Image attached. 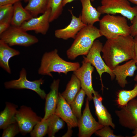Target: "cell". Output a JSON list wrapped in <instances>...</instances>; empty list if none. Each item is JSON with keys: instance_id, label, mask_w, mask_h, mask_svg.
I'll use <instances>...</instances> for the list:
<instances>
[{"instance_id": "cell-7", "label": "cell", "mask_w": 137, "mask_h": 137, "mask_svg": "<svg viewBox=\"0 0 137 137\" xmlns=\"http://www.w3.org/2000/svg\"><path fill=\"white\" fill-rule=\"evenodd\" d=\"M103 46L102 43L99 40H95L86 56L83 57V60L90 63L95 68L99 74L101 82L102 90L104 87L102 79L103 73H106L108 74L112 80L115 77L112 70L106 65L101 56L100 53L102 52Z\"/></svg>"}, {"instance_id": "cell-28", "label": "cell", "mask_w": 137, "mask_h": 137, "mask_svg": "<svg viewBox=\"0 0 137 137\" xmlns=\"http://www.w3.org/2000/svg\"><path fill=\"white\" fill-rule=\"evenodd\" d=\"M63 0H48V8H50L51 12L49 18L51 22L57 19L62 14L63 6Z\"/></svg>"}, {"instance_id": "cell-11", "label": "cell", "mask_w": 137, "mask_h": 137, "mask_svg": "<svg viewBox=\"0 0 137 137\" xmlns=\"http://www.w3.org/2000/svg\"><path fill=\"white\" fill-rule=\"evenodd\" d=\"M115 112L122 126L133 130L137 127V99L131 100Z\"/></svg>"}, {"instance_id": "cell-1", "label": "cell", "mask_w": 137, "mask_h": 137, "mask_svg": "<svg viewBox=\"0 0 137 137\" xmlns=\"http://www.w3.org/2000/svg\"><path fill=\"white\" fill-rule=\"evenodd\" d=\"M102 52L105 62L112 70L123 62L134 59V38L129 35L107 39Z\"/></svg>"}, {"instance_id": "cell-12", "label": "cell", "mask_w": 137, "mask_h": 137, "mask_svg": "<svg viewBox=\"0 0 137 137\" xmlns=\"http://www.w3.org/2000/svg\"><path fill=\"white\" fill-rule=\"evenodd\" d=\"M82 63V66L74 71L73 73L80 80L81 88L84 91L87 98L90 101L92 99V95L95 91L92 82V73L94 68L90 63L84 60Z\"/></svg>"}, {"instance_id": "cell-5", "label": "cell", "mask_w": 137, "mask_h": 137, "mask_svg": "<svg viewBox=\"0 0 137 137\" xmlns=\"http://www.w3.org/2000/svg\"><path fill=\"white\" fill-rule=\"evenodd\" d=\"M101 3L97 9L101 14H120L131 23L137 16V6L131 7L128 0H102Z\"/></svg>"}, {"instance_id": "cell-38", "label": "cell", "mask_w": 137, "mask_h": 137, "mask_svg": "<svg viewBox=\"0 0 137 137\" xmlns=\"http://www.w3.org/2000/svg\"><path fill=\"white\" fill-rule=\"evenodd\" d=\"M75 0H63V6H65L67 4Z\"/></svg>"}, {"instance_id": "cell-24", "label": "cell", "mask_w": 137, "mask_h": 137, "mask_svg": "<svg viewBox=\"0 0 137 137\" xmlns=\"http://www.w3.org/2000/svg\"><path fill=\"white\" fill-rule=\"evenodd\" d=\"M24 7L33 17L44 13L48 9V0H28Z\"/></svg>"}, {"instance_id": "cell-41", "label": "cell", "mask_w": 137, "mask_h": 137, "mask_svg": "<svg viewBox=\"0 0 137 137\" xmlns=\"http://www.w3.org/2000/svg\"><path fill=\"white\" fill-rule=\"evenodd\" d=\"M136 66H137V62H136ZM134 80L137 83V74L136 75V76H135L134 78Z\"/></svg>"}, {"instance_id": "cell-14", "label": "cell", "mask_w": 137, "mask_h": 137, "mask_svg": "<svg viewBox=\"0 0 137 137\" xmlns=\"http://www.w3.org/2000/svg\"><path fill=\"white\" fill-rule=\"evenodd\" d=\"M54 114L65 122L68 127L72 128L78 126V118L73 113L70 104L60 93Z\"/></svg>"}, {"instance_id": "cell-3", "label": "cell", "mask_w": 137, "mask_h": 137, "mask_svg": "<svg viewBox=\"0 0 137 137\" xmlns=\"http://www.w3.org/2000/svg\"><path fill=\"white\" fill-rule=\"evenodd\" d=\"M80 66L78 62H69L63 60L59 55L57 50L55 49L44 53L38 73L39 75H48L52 77V72L63 73L66 75L69 72L77 70Z\"/></svg>"}, {"instance_id": "cell-32", "label": "cell", "mask_w": 137, "mask_h": 137, "mask_svg": "<svg viewBox=\"0 0 137 137\" xmlns=\"http://www.w3.org/2000/svg\"><path fill=\"white\" fill-rule=\"evenodd\" d=\"M108 126H105L97 131L95 134L101 137H121L120 135H116L114 133V131Z\"/></svg>"}, {"instance_id": "cell-10", "label": "cell", "mask_w": 137, "mask_h": 137, "mask_svg": "<svg viewBox=\"0 0 137 137\" xmlns=\"http://www.w3.org/2000/svg\"><path fill=\"white\" fill-rule=\"evenodd\" d=\"M89 101L87 98L83 114L78 120L79 137H90L104 127L93 116L90 111Z\"/></svg>"}, {"instance_id": "cell-40", "label": "cell", "mask_w": 137, "mask_h": 137, "mask_svg": "<svg viewBox=\"0 0 137 137\" xmlns=\"http://www.w3.org/2000/svg\"><path fill=\"white\" fill-rule=\"evenodd\" d=\"M132 3L137 5V0H128Z\"/></svg>"}, {"instance_id": "cell-17", "label": "cell", "mask_w": 137, "mask_h": 137, "mask_svg": "<svg viewBox=\"0 0 137 137\" xmlns=\"http://www.w3.org/2000/svg\"><path fill=\"white\" fill-rule=\"evenodd\" d=\"M93 95L92 99L98 122L104 126H110L113 128L115 129V125L113 122L111 115L102 104V98L96 91Z\"/></svg>"}, {"instance_id": "cell-35", "label": "cell", "mask_w": 137, "mask_h": 137, "mask_svg": "<svg viewBox=\"0 0 137 137\" xmlns=\"http://www.w3.org/2000/svg\"><path fill=\"white\" fill-rule=\"evenodd\" d=\"M10 24L2 22L0 23V34H1L6 30L10 27Z\"/></svg>"}, {"instance_id": "cell-9", "label": "cell", "mask_w": 137, "mask_h": 137, "mask_svg": "<svg viewBox=\"0 0 137 137\" xmlns=\"http://www.w3.org/2000/svg\"><path fill=\"white\" fill-rule=\"evenodd\" d=\"M16 118L20 132L23 135L30 133L36 124L42 119L31 108L25 105L21 106L18 110Z\"/></svg>"}, {"instance_id": "cell-34", "label": "cell", "mask_w": 137, "mask_h": 137, "mask_svg": "<svg viewBox=\"0 0 137 137\" xmlns=\"http://www.w3.org/2000/svg\"><path fill=\"white\" fill-rule=\"evenodd\" d=\"M21 0H0V6L4 5L11 4L13 5L15 3L20 2ZM25 1L28 0H25Z\"/></svg>"}, {"instance_id": "cell-42", "label": "cell", "mask_w": 137, "mask_h": 137, "mask_svg": "<svg viewBox=\"0 0 137 137\" xmlns=\"http://www.w3.org/2000/svg\"><path fill=\"white\" fill-rule=\"evenodd\" d=\"M94 0H91V1L93 2L94 1Z\"/></svg>"}, {"instance_id": "cell-13", "label": "cell", "mask_w": 137, "mask_h": 137, "mask_svg": "<svg viewBox=\"0 0 137 137\" xmlns=\"http://www.w3.org/2000/svg\"><path fill=\"white\" fill-rule=\"evenodd\" d=\"M51 12V9L48 8L42 15L38 17H33L25 21L20 27L26 32L33 31L36 34L45 35L49 27V18Z\"/></svg>"}, {"instance_id": "cell-33", "label": "cell", "mask_w": 137, "mask_h": 137, "mask_svg": "<svg viewBox=\"0 0 137 137\" xmlns=\"http://www.w3.org/2000/svg\"><path fill=\"white\" fill-rule=\"evenodd\" d=\"M131 23L130 26V35L134 37L137 35V16L134 18Z\"/></svg>"}, {"instance_id": "cell-29", "label": "cell", "mask_w": 137, "mask_h": 137, "mask_svg": "<svg viewBox=\"0 0 137 137\" xmlns=\"http://www.w3.org/2000/svg\"><path fill=\"white\" fill-rule=\"evenodd\" d=\"M49 118L44 120L42 119L38 122L30 133L31 137H43L47 133Z\"/></svg>"}, {"instance_id": "cell-21", "label": "cell", "mask_w": 137, "mask_h": 137, "mask_svg": "<svg viewBox=\"0 0 137 137\" xmlns=\"http://www.w3.org/2000/svg\"><path fill=\"white\" fill-rule=\"evenodd\" d=\"M5 107L0 113V129H3L9 125L16 122V116L18 106L9 102L5 103Z\"/></svg>"}, {"instance_id": "cell-8", "label": "cell", "mask_w": 137, "mask_h": 137, "mask_svg": "<svg viewBox=\"0 0 137 137\" xmlns=\"http://www.w3.org/2000/svg\"><path fill=\"white\" fill-rule=\"evenodd\" d=\"M27 74L26 69L22 68L20 72L19 78L5 82V88L7 89L30 90L36 92L42 99H45L47 94L44 91L40 88L44 80L40 78L33 81L29 80L27 79Z\"/></svg>"}, {"instance_id": "cell-36", "label": "cell", "mask_w": 137, "mask_h": 137, "mask_svg": "<svg viewBox=\"0 0 137 137\" xmlns=\"http://www.w3.org/2000/svg\"><path fill=\"white\" fill-rule=\"evenodd\" d=\"M135 49V57L134 60L137 62V35L134 37Z\"/></svg>"}, {"instance_id": "cell-23", "label": "cell", "mask_w": 137, "mask_h": 137, "mask_svg": "<svg viewBox=\"0 0 137 137\" xmlns=\"http://www.w3.org/2000/svg\"><path fill=\"white\" fill-rule=\"evenodd\" d=\"M81 87L80 80L74 74H73L65 90L61 93V95L70 104L80 90Z\"/></svg>"}, {"instance_id": "cell-4", "label": "cell", "mask_w": 137, "mask_h": 137, "mask_svg": "<svg viewBox=\"0 0 137 137\" xmlns=\"http://www.w3.org/2000/svg\"><path fill=\"white\" fill-rule=\"evenodd\" d=\"M99 25L102 35L107 39L130 35V26L126 18L123 16L107 14L100 20Z\"/></svg>"}, {"instance_id": "cell-25", "label": "cell", "mask_w": 137, "mask_h": 137, "mask_svg": "<svg viewBox=\"0 0 137 137\" xmlns=\"http://www.w3.org/2000/svg\"><path fill=\"white\" fill-rule=\"evenodd\" d=\"M137 96V83L134 88L130 90H122L117 95L116 102L118 106L122 107Z\"/></svg>"}, {"instance_id": "cell-26", "label": "cell", "mask_w": 137, "mask_h": 137, "mask_svg": "<svg viewBox=\"0 0 137 137\" xmlns=\"http://www.w3.org/2000/svg\"><path fill=\"white\" fill-rule=\"evenodd\" d=\"M49 118L47 134L48 137H54L56 133L64 127V122L61 118L55 114L52 115Z\"/></svg>"}, {"instance_id": "cell-30", "label": "cell", "mask_w": 137, "mask_h": 137, "mask_svg": "<svg viewBox=\"0 0 137 137\" xmlns=\"http://www.w3.org/2000/svg\"><path fill=\"white\" fill-rule=\"evenodd\" d=\"M13 5L8 4L0 6V23L10 24L13 16Z\"/></svg>"}, {"instance_id": "cell-37", "label": "cell", "mask_w": 137, "mask_h": 137, "mask_svg": "<svg viewBox=\"0 0 137 137\" xmlns=\"http://www.w3.org/2000/svg\"><path fill=\"white\" fill-rule=\"evenodd\" d=\"M72 128L68 127V130L66 133L63 137H70L72 133Z\"/></svg>"}, {"instance_id": "cell-16", "label": "cell", "mask_w": 137, "mask_h": 137, "mask_svg": "<svg viewBox=\"0 0 137 137\" xmlns=\"http://www.w3.org/2000/svg\"><path fill=\"white\" fill-rule=\"evenodd\" d=\"M137 69L136 62L132 59L123 65H117L112 71L118 84L124 88L128 83L127 77L133 76Z\"/></svg>"}, {"instance_id": "cell-27", "label": "cell", "mask_w": 137, "mask_h": 137, "mask_svg": "<svg viewBox=\"0 0 137 137\" xmlns=\"http://www.w3.org/2000/svg\"><path fill=\"white\" fill-rule=\"evenodd\" d=\"M85 95V92L81 88L70 104L73 113L78 119L82 115L81 108Z\"/></svg>"}, {"instance_id": "cell-15", "label": "cell", "mask_w": 137, "mask_h": 137, "mask_svg": "<svg viewBox=\"0 0 137 137\" xmlns=\"http://www.w3.org/2000/svg\"><path fill=\"white\" fill-rule=\"evenodd\" d=\"M70 11L72 15L71 22L64 28L55 31V35L57 38L64 40L70 38L74 39L78 32L86 25L82 22L81 14L79 17H76L73 14L71 10Z\"/></svg>"}, {"instance_id": "cell-31", "label": "cell", "mask_w": 137, "mask_h": 137, "mask_svg": "<svg viewBox=\"0 0 137 137\" xmlns=\"http://www.w3.org/2000/svg\"><path fill=\"white\" fill-rule=\"evenodd\" d=\"M2 137H14L20 132L17 122L11 124L3 129Z\"/></svg>"}, {"instance_id": "cell-22", "label": "cell", "mask_w": 137, "mask_h": 137, "mask_svg": "<svg viewBox=\"0 0 137 137\" xmlns=\"http://www.w3.org/2000/svg\"><path fill=\"white\" fill-rule=\"evenodd\" d=\"M13 16L11 22V25L20 27L25 21L30 19L33 17L20 2L13 5Z\"/></svg>"}, {"instance_id": "cell-2", "label": "cell", "mask_w": 137, "mask_h": 137, "mask_svg": "<svg viewBox=\"0 0 137 137\" xmlns=\"http://www.w3.org/2000/svg\"><path fill=\"white\" fill-rule=\"evenodd\" d=\"M102 36L99 29L93 25H86L77 33L67 50L68 58L74 60L80 55H86L94 41Z\"/></svg>"}, {"instance_id": "cell-20", "label": "cell", "mask_w": 137, "mask_h": 137, "mask_svg": "<svg viewBox=\"0 0 137 137\" xmlns=\"http://www.w3.org/2000/svg\"><path fill=\"white\" fill-rule=\"evenodd\" d=\"M20 54V52L12 48L0 39V66L9 74L11 73L9 62L10 59Z\"/></svg>"}, {"instance_id": "cell-19", "label": "cell", "mask_w": 137, "mask_h": 137, "mask_svg": "<svg viewBox=\"0 0 137 137\" xmlns=\"http://www.w3.org/2000/svg\"><path fill=\"white\" fill-rule=\"evenodd\" d=\"M82 9L81 14L82 21L86 25H93L99 22L101 14L92 5L91 0H80Z\"/></svg>"}, {"instance_id": "cell-18", "label": "cell", "mask_w": 137, "mask_h": 137, "mask_svg": "<svg viewBox=\"0 0 137 137\" xmlns=\"http://www.w3.org/2000/svg\"><path fill=\"white\" fill-rule=\"evenodd\" d=\"M59 82V79L54 80L51 85L50 91L45 98V113L43 120L47 119L54 113L58 98Z\"/></svg>"}, {"instance_id": "cell-6", "label": "cell", "mask_w": 137, "mask_h": 137, "mask_svg": "<svg viewBox=\"0 0 137 137\" xmlns=\"http://www.w3.org/2000/svg\"><path fill=\"white\" fill-rule=\"evenodd\" d=\"M0 38L10 46L28 47L38 42V39L35 36L27 33L20 27L12 25L0 34Z\"/></svg>"}, {"instance_id": "cell-39", "label": "cell", "mask_w": 137, "mask_h": 137, "mask_svg": "<svg viewBox=\"0 0 137 137\" xmlns=\"http://www.w3.org/2000/svg\"><path fill=\"white\" fill-rule=\"evenodd\" d=\"M132 133L134 135L133 137H137V127L134 130Z\"/></svg>"}]
</instances>
